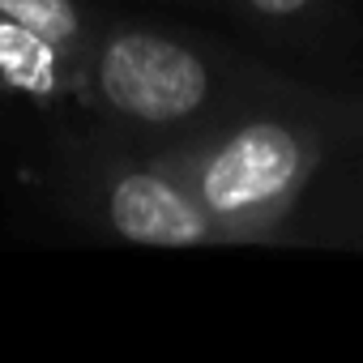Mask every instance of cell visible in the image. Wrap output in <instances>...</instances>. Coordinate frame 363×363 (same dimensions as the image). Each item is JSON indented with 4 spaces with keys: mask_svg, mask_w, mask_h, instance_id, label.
Wrapping results in <instances>:
<instances>
[{
    "mask_svg": "<svg viewBox=\"0 0 363 363\" xmlns=\"http://www.w3.org/2000/svg\"><path fill=\"white\" fill-rule=\"evenodd\" d=\"M252 5L261 9V13H274V18H286V13H299L308 0H252Z\"/></svg>",
    "mask_w": 363,
    "mask_h": 363,
    "instance_id": "5b68a950",
    "label": "cell"
},
{
    "mask_svg": "<svg viewBox=\"0 0 363 363\" xmlns=\"http://www.w3.org/2000/svg\"><path fill=\"white\" fill-rule=\"evenodd\" d=\"M0 18H9L39 43H69L77 35V13L69 0H0Z\"/></svg>",
    "mask_w": 363,
    "mask_h": 363,
    "instance_id": "277c9868",
    "label": "cell"
},
{
    "mask_svg": "<svg viewBox=\"0 0 363 363\" xmlns=\"http://www.w3.org/2000/svg\"><path fill=\"white\" fill-rule=\"evenodd\" d=\"M99 82L107 99L137 120L150 124H171L201 107L210 82L206 65L171 39L158 35H124L107 48Z\"/></svg>",
    "mask_w": 363,
    "mask_h": 363,
    "instance_id": "6da1fadb",
    "label": "cell"
},
{
    "mask_svg": "<svg viewBox=\"0 0 363 363\" xmlns=\"http://www.w3.org/2000/svg\"><path fill=\"white\" fill-rule=\"evenodd\" d=\"M295 171H299V141L278 124H248L218 150V158L201 179V193L210 210L235 214L282 193L295 179Z\"/></svg>",
    "mask_w": 363,
    "mask_h": 363,
    "instance_id": "7a4b0ae2",
    "label": "cell"
},
{
    "mask_svg": "<svg viewBox=\"0 0 363 363\" xmlns=\"http://www.w3.org/2000/svg\"><path fill=\"white\" fill-rule=\"evenodd\" d=\"M111 223L124 240L150 248H184L206 235L201 214L184 193L162 184L158 175H124L111 193Z\"/></svg>",
    "mask_w": 363,
    "mask_h": 363,
    "instance_id": "3957f363",
    "label": "cell"
}]
</instances>
